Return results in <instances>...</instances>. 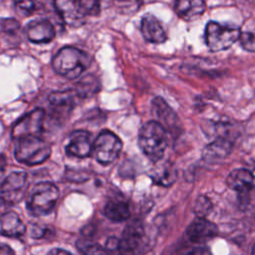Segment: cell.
Wrapping results in <instances>:
<instances>
[{"mask_svg": "<svg viewBox=\"0 0 255 255\" xmlns=\"http://www.w3.org/2000/svg\"><path fill=\"white\" fill-rule=\"evenodd\" d=\"M138 146L152 162L162 159L167 147V130L156 121H149L138 131Z\"/></svg>", "mask_w": 255, "mask_h": 255, "instance_id": "1", "label": "cell"}, {"mask_svg": "<svg viewBox=\"0 0 255 255\" xmlns=\"http://www.w3.org/2000/svg\"><path fill=\"white\" fill-rule=\"evenodd\" d=\"M88 55L72 46H66L60 49L52 60L54 71L67 79H76L88 68Z\"/></svg>", "mask_w": 255, "mask_h": 255, "instance_id": "2", "label": "cell"}, {"mask_svg": "<svg viewBox=\"0 0 255 255\" xmlns=\"http://www.w3.org/2000/svg\"><path fill=\"white\" fill-rule=\"evenodd\" d=\"M58 198L59 189L54 183L48 181L36 183L28 192L27 210L34 216L48 215L54 209Z\"/></svg>", "mask_w": 255, "mask_h": 255, "instance_id": "3", "label": "cell"}, {"mask_svg": "<svg viewBox=\"0 0 255 255\" xmlns=\"http://www.w3.org/2000/svg\"><path fill=\"white\" fill-rule=\"evenodd\" d=\"M14 156L26 165H36L44 162L51 154L50 145L40 136L29 135L15 139Z\"/></svg>", "mask_w": 255, "mask_h": 255, "instance_id": "4", "label": "cell"}, {"mask_svg": "<svg viewBox=\"0 0 255 255\" xmlns=\"http://www.w3.org/2000/svg\"><path fill=\"white\" fill-rule=\"evenodd\" d=\"M240 29L233 26L209 21L206 24L204 39L205 44L212 52H219L231 47L240 38Z\"/></svg>", "mask_w": 255, "mask_h": 255, "instance_id": "5", "label": "cell"}, {"mask_svg": "<svg viewBox=\"0 0 255 255\" xmlns=\"http://www.w3.org/2000/svg\"><path fill=\"white\" fill-rule=\"evenodd\" d=\"M122 147L121 139L114 132L103 130L94 141L93 154L98 162L107 165L118 158Z\"/></svg>", "mask_w": 255, "mask_h": 255, "instance_id": "6", "label": "cell"}, {"mask_svg": "<svg viewBox=\"0 0 255 255\" xmlns=\"http://www.w3.org/2000/svg\"><path fill=\"white\" fill-rule=\"evenodd\" d=\"M27 174L24 171H13L5 177L1 184V199L7 205L20 202L26 192Z\"/></svg>", "mask_w": 255, "mask_h": 255, "instance_id": "7", "label": "cell"}, {"mask_svg": "<svg viewBox=\"0 0 255 255\" xmlns=\"http://www.w3.org/2000/svg\"><path fill=\"white\" fill-rule=\"evenodd\" d=\"M45 121V111L35 109L21 118L12 128V137L17 139L23 136L36 135L40 136L43 130Z\"/></svg>", "mask_w": 255, "mask_h": 255, "instance_id": "8", "label": "cell"}, {"mask_svg": "<svg viewBox=\"0 0 255 255\" xmlns=\"http://www.w3.org/2000/svg\"><path fill=\"white\" fill-rule=\"evenodd\" d=\"M28 40L35 44H46L56 36L54 25L47 19H37L29 22L25 27Z\"/></svg>", "mask_w": 255, "mask_h": 255, "instance_id": "9", "label": "cell"}, {"mask_svg": "<svg viewBox=\"0 0 255 255\" xmlns=\"http://www.w3.org/2000/svg\"><path fill=\"white\" fill-rule=\"evenodd\" d=\"M93 144L91 142V135L86 130H75L70 136L66 144V152L68 155L85 158L93 153Z\"/></svg>", "mask_w": 255, "mask_h": 255, "instance_id": "10", "label": "cell"}, {"mask_svg": "<svg viewBox=\"0 0 255 255\" xmlns=\"http://www.w3.org/2000/svg\"><path fill=\"white\" fill-rule=\"evenodd\" d=\"M54 6L62 20L71 27H80L86 16L80 9L79 0H53Z\"/></svg>", "mask_w": 255, "mask_h": 255, "instance_id": "11", "label": "cell"}, {"mask_svg": "<svg viewBox=\"0 0 255 255\" xmlns=\"http://www.w3.org/2000/svg\"><path fill=\"white\" fill-rule=\"evenodd\" d=\"M218 233L217 226L205 217L197 216L187 227L186 236L193 243H203Z\"/></svg>", "mask_w": 255, "mask_h": 255, "instance_id": "12", "label": "cell"}, {"mask_svg": "<svg viewBox=\"0 0 255 255\" xmlns=\"http://www.w3.org/2000/svg\"><path fill=\"white\" fill-rule=\"evenodd\" d=\"M151 111L158 122L166 130L172 131L179 128V121L175 112L160 97H156L151 102Z\"/></svg>", "mask_w": 255, "mask_h": 255, "instance_id": "13", "label": "cell"}, {"mask_svg": "<svg viewBox=\"0 0 255 255\" xmlns=\"http://www.w3.org/2000/svg\"><path fill=\"white\" fill-rule=\"evenodd\" d=\"M144 228L140 221L133 220L128 223L121 239V252L124 253H133L139 248L143 241Z\"/></svg>", "mask_w": 255, "mask_h": 255, "instance_id": "14", "label": "cell"}, {"mask_svg": "<svg viewBox=\"0 0 255 255\" xmlns=\"http://www.w3.org/2000/svg\"><path fill=\"white\" fill-rule=\"evenodd\" d=\"M233 148L232 141L227 136H218L202 150V158L205 162L215 163L226 158Z\"/></svg>", "mask_w": 255, "mask_h": 255, "instance_id": "15", "label": "cell"}, {"mask_svg": "<svg viewBox=\"0 0 255 255\" xmlns=\"http://www.w3.org/2000/svg\"><path fill=\"white\" fill-rule=\"evenodd\" d=\"M52 116L57 120L67 118L74 107V97L70 91L54 92L49 96Z\"/></svg>", "mask_w": 255, "mask_h": 255, "instance_id": "16", "label": "cell"}, {"mask_svg": "<svg viewBox=\"0 0 255 255\" xmlns=\"http://www.w3.org/2000/svg\"><path fill=\"white\" fill-rule=\"evenodd\" d=\"M140 31L145 41L153 44L164 43L167 39L166 33L159 21L151 14H145L141 18Z\"/></svg>", "mask_w": 255, "mask_h": 255, "instance_id": "17", "label": "cell"}, {"mask_svg": "<svg viewBox=\"0 0 255 255\" xmlns=\"http://www.w3.org/2000/svg\"><path fill=\"white\" fill-rule=\"evenodd\" d=\"M206 9L204 0H176L174 10L184 21H193L199 18Z\"/></svg>", "mask_w": 255, "mask_h": 255, "instance_id": "18", "label": "cell"}, {"mask_svg": "<svg viewBox=\"0 0 255 255\" xmlns=\"http://www.w3.org/2000/svg\"><path fill=\"white\" fill-rule=\"evenodd\" d=\"M26 227L19 215L14 211H7L1 216V234L6 237L20 238L24 235Z\"/></svg>", "mask_w": 255, "mask_h": 255, "instance_id": "19", "label": "cell"}, {"mask_svg": "<svg viewBox=\"0 0 255 255\" xmlns=\"http://www.w3.org/2000/svg\"><path fill=\"white\" fill-rule=\"evenodd\" d=\"M227 185L240 193H244L249 191L254 184V177L251 171L245 168H237L232 170L227 178H226Z\"/></svg>", "mask_w": 255, "mask_h": 255, "instance_id": "20", "label": "cell"}, {"mask_svg": "<svg viewBox=\"0 0 255 255\" xmlns=\"http://www.w3.org/2000/svg\"><path fill=\"white\" fill-rule=\"evenodd\" d=\"M104 213L107 218L114 222L126 221L129 216V207L128 203L120 199H112L104 207Z\"/></svg>", "mask_w": 255, "mask_h": 255, "instance_id": "21", "label": "cell"}, {"mask_svg": "<svg viewBox=\"0 0 255 255\" xmlns=\"http://www.w3.org/2000/svg\"><path fill=\"white\" fill-rule=\"evenodd\" d=\"M100 86L98 84V81L93 77H85L82 79L81 82H78L76 84L75 92L77 96L81 98H87L91 95H94L99 90Z\"/></svg>", "mask_w": 255, "mask_h": 255, "instance_id": "22", "label": "cell"}, {"mask_svg": "<svg viewBox=\"0 0 255 255\" xmlns=\"http://www.w3.org/2000/svg\"><path fill=\"white\" fill-rule=\"evenodd\" d=\"M154 182L161 185L171 184L175 179V172L172 167L169 166H161L160 171L157 170L153 175H150Z\"/></svg>", "mask_w": 255, "mask_h": 255, "instance_id": "23", "label": "cell"}, {"mask_svg": "<svg viewBox=\"0 0 255 255\" xmlns=\"http://www.w3.org/2000/svg\"><path fill=\"white\" fill-rule=\"evenodd\" d=\"M76 245L77 249L84 254H103L108 252L105 247L103 248L100 244L89 241L88 239H79Z\"/></svg>", "mask_w": 255, "mask_h": 255, "instance_id": "24", "label": "cell"}, {"mask_svg": "<svg viewBox=\"0 0 255 255\" xmlns=\"http://www.w3.org/2000/svg\"><path fill=\"white\" fill-rule=\"evenodd\" d=\"M79 6L85 16H96L101 11V0H79Z\"/></svg>", "mask_w": 255, "mask_h": 255, "instance_id": "25", "label": "cell"}, {"mask_svg": "<svg viewBox=\"0 0 255 255\" xmlns=\"http://www.w3.org/2000/svg\"><path fill=\"white\" fill-rule=\"evenodd\" d=\"M239 40L243 49L255 53V28H248L241 32Z\"/></svg>", "mask_w": 255, "mask_h": 255, "instance_id": "26", "label": "cell"}, {"mask_svg": "<svg viewBox=\"0 0 255 255\" xmlns=\"http://www.w3.org/2000/svg\"><path fill=\"white\" fill-rule=\"evenodd\" d=\"M212 209V203L206 196H199L194 204V212L199 217H206Z\"/></svg>", "mask_w": 255, "mask_h": 255, "instance_id": "27", "label": "cell"}, {"mask_svg": "<svg viewBox=\"0 0 255 255\" xmlns=\"http://www.w3.org/2000/svg\"><path fill=\"white\" fill-rule=\"evenodd\" d=\"M16 9L24 14L25 16H30L36 10V0H13Z\"/></svg>", "mask_w": 255, "mask_h": 255, "instance_id": "28", "label": "cell"}, {"mask_svg": "<svg viewBox=\"0 0 255 255\" xmlns=\"http://www.w3.org/2000/svg\"><path fill=\"white\" fill-rule=\"evenodd\" d=\"M1 28L4 33H16L20 28V24L13 18H3L1 21Z\"/></svg>", "mask_w": 255, "mask_h": 255, "instance_id": "29", "label": "cell"}, {"mask_svg": "<svg viewBox=\"0 0 255 255\" xmlns=\"http://www.w3.org/2000/svg\"><path fill=\"white\" fill-rule=\"evenodd\" d=\"M105 248L108 252H114V251H121V239L117 237H110L105 245Z\"/></svg>", "mask_w": 255, "mask_h": 255, "instance_id": "30", "label": "cell"}, {"mask_svg": "<svg viewBox=\"0 0 255 255\" xmlns=\"http://www.w3.org/2000/svg\"><path fill=\"white\" fill-rule=\"evenodd\" d=\"M47 231H48V228L43 229L38 225H33L31 227V236H33L34 238H41L47 233Z\"/></svg>", "mask_w": 255, "mask_h": 255, "instance_id": "31", "label": "cell"}, {"mask_svg": "<svg viewBox=\"0 0 255 255\" xmlns=\"http://www.w3.org/2000/svg\"><path fill=\"white\" fill-rule=\"evenodd\" d=\"M7 253H8V254H13L14 252H13V250H11V248H10L9 246L3 244L2 247H1V254H2V255H5V254H7Z\"/></svg>", "mask_w": 255, "mask_h": 255, "instance_id": "32", "label": "cell"}, {"mask_svg": "<svg viewBox=\"0 0 255 255\" xmlns=\"http://www.w3.org/2000/svg\"><path fill=\"white\" fill-rule=\"evenodd\" d=\"M59 253H61V254H69L70 252L69 251H67V250H64V249H60V248H57V249H53V250H51V251H49V254H59Z\"/></svg>", "mask_w": 255, "mask_h": 255, "instance_id": "33", "label": "cell"}, {"mask_svg": "<svg viewBox=\"0 0 255 255\" xmlns=\"http://www.w3.org/2000/svg\"><path fill=\"white\" fill-rule=\"evenodd\" d=\"M119 1H126V0H119Z\"/></svg>", "mask_w": 255, "mask_h": 255, "instance_id": "34", "label": "cell"}]
</instances>
